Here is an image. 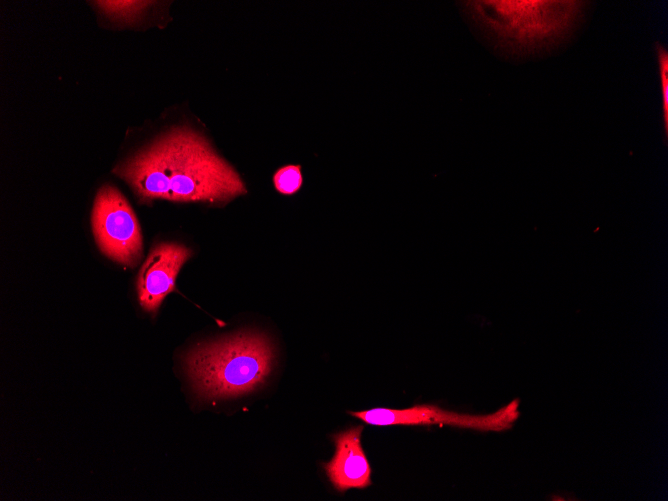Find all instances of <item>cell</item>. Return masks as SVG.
<instances>
[{
	"label": "cell",
	"instance_id": "8992f818",
	"mask_svg": "<svg viewBox=\"0 0 668 501\" xmlns=\"http://www.w3.org/2000/svg\"><path fill=\"white\" fill-rule=\"evenodd\" d=\"M192 250L178 243L155 245L143 262L137 277L140 306L155 314L164 298L175 290L176 277Z\"/></svg>",
	"mask_w": 668,
	"mask_h": 501
},
{
	"label": "cell",
	"instance_id": "52a82bcc",
	"mask_svg": "<svg viewBox=\"0 0 668 501\" xmlns=\"http://www.w3.org/2000/svg\"><path fill=\"white\" fill-rule=\"evenodd\" d=\"M362 431L363 426H355L332 436L335 452L323 467L339 492L366 488L372 483L371 468L361 445Z\"/></svg>",
	"mask_w": 668,
	"mask_h": 501
},
{
	"label": "cell",
	"instance_id": "277c9868",
	"mask_svg": "<svg viewBox=\"0 0 668 501\" xmlns=\"http://www.w3.org/2000/svg\"><path fill=\"white\" fill-rule=\"evenodd\" d=\"M91 223L97 246L106 257L125 267L139 264L143 253L140 225L127 199L113 185L98 190Z\"/></svg>",
	"mask_w": 668,
	"mask_h": 501
},
{
	"label": "cell",
	"instance_id": "5b68a950",
	"mask_svg": "<svg viewBox=\"0 0 668 501\" xmlns=\"http://www.w3.org/2000/svg\"><path fill=\"white\" fill-rule=\"evenodd\" d=\"M518 407L519 400L515 399L487 415L460 414L429 404H418L405 409L374 408L348 413L375 426L439 424L480 431H503L511 428L519 417Z\"/></svg>",
	"mask_w": 668,
	"mask_h": 501
},
{
	"label": "cell",
	"instance_id": "3957f363",
	"mask_svg": "<svg viewBox=\"0 0 668 501\" xmlns=\"http://www.w3.org/2000/svg\"><path fill=\"white\" fill-rule=\"evenodd\" d=\"M274 360L267 336L240 332L198 344L186 354L184 367L197 396L232 398L263 386Z\"/></svg>",
	"mask_w": 668,
	"mask_h": 501
},
{
	"label": "cell",
	"instance_id": "ba28073f",
	"mask_svg": "<svg viewBox=\"0 0 668 501\" xmlns=\"http://www.w3.org/2000/svg\"><path fill=\"white\" fill-rule=\"evenodd\" d=\"M95 5L106 15L125 22L139 18L151 6L149 1H95Z\"/></svg>",
	"mask_w": 668,
	"mask_h": 501
},
{
	"label": "cell",
	"instance_id": "9c48e42d",
	"mask_svg": "<svg viewBox=\"0 0 668 501\" xmlns=\"http://www.w3.org/2000/svg\"><path fill=\"white\" fill-rule=\"evenodd\" d=\"M273 182L276 190L283 195L297 193L303 185V175L300 165H287L277 170Z\"/></svg>",
	"mask_w": 668,
	"mask_h": 501
},
{
	"label": "cell",
	"instance_id": "7a4b0ae2",
	"mask_svg": "<svg viewBox=\"0 0 668 501\" xmlns=\"http://www.w3.org/2000/svg\"><path fill=\"white\" fill-rule=\"evenodd\" d=\"M457 5L496 54L519 62L548 57L567 47L584 27L592 2L487 0Z\"/></svg>",
	"mask_w": 668,
	"mask_h": 501
},
{
	"label": "cell",
	"instance_id": "30bf717a",
	"mask_svg": "<svg viewBox=\"0 0 668 501\" xmlns=\"http://www.w3.org/2000/svg\"><path fill=\"white\" fill-rule=\"evenodd\" d=\"M657 58L659 64V73L661 79V92L663 101V119L664 131L667 137L668 133V53L667 50L660 44L656 43Z\"/></svg>",
	"mask_w": 668,
	"mask_h": 501
},
{
	"label": "cell",
	"instance_id": "6da1fadb",
	"mask_svg": "<svg viewBox=\"0 0 668 501\" xmlns=\"http://www.w3.org/2000/svg\"><path fill=\"white\" fill-rule=\"evenodd\" d=\"M113 172L143 201L223 204L247 192L236 171L188 126L173 127Z\"/></svg>",
	"mask_w": 668,
	"mask_h": 501
}]
</instances>
